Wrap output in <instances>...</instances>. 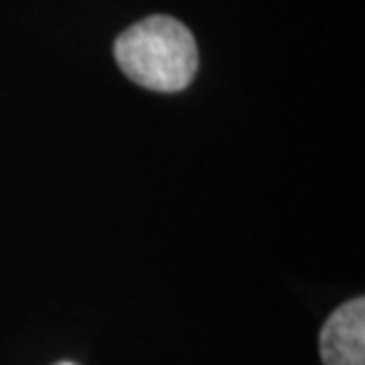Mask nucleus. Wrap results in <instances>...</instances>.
Listing matches in <instances>:
<instances>
[{"mask_svg":"<svg viewBox=\"0 0 365 365\" xmlns=\"http://www.w3.org/2000/svg\"><path fill=\"white\" fill-rule=\"evenodd\" d=\"M114 57L130 81L157 93L185 91L200 64L192 31L166 14L128 26L114 43Z\"/></svg>","mask_w":365,"mask_h":365,"instance_id":"obj_1","label":"nucleus"},{"mask_svg":"<svg viewBox=\"0 0 365 365\" xmlns=\"http://www.w3.org/2000/svg\"><path fill=\"white\" fill-rule=\"evenodd\" d=\"M62 365H74V363H62Z\"/></svg>","mask_w":365,"mask_h":365,"instance_id":"obj_3","label":"nucleus"},{"mask_svg":"<svg viewBox=\"0 0 365 365\" xmlns=\"http://www.w3.org/2000/svg\"><path fill=\"white\" fill-rule=\"evenodd\" d=\"M325 365H365V299H351L327 318L320 332Z\"/></svg>","mask_w":365,"mask_h":365,"instance_id":"obj_2","label":"nucleus"}]
</instances>
